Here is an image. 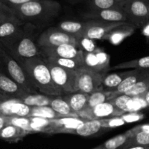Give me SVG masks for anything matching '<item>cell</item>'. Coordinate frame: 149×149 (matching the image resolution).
Here are the masks:
<instances>
[{
  "label": "cell",
  "instance_id": "6da1fadb",
  "mask_svg": "<svg viewBox=\"0 0 149 149\" xmlns=\"http://www.w3.org/2000/svg\"><path fill=\"white\" fill-rule=\"evenodd\" d=\"M10 10L23 23L37 26L56 18L61 11V5L55 0H36Z\"/></svg>",
  "mask_w": 149,
  "mask_h": 149
},
{
  "label": "cell",
  "instance_id": "7a4b0ae2",
  "mask_svg": "<svg viewBox=\"0 0 149 149\" xmlns=\"http://www.w3.org/2000/svg\"><path fill=\"white\" fill-rule=\"evenodd\" d=\"M35 88L42 94L50 96L63 95L54 84L46 59L42 55L29 58L20 63Z\"/></svg>",
  "mask_w": 149,
  "mask_h": 149
},
{
  "label": "cell",
  "instance_id": "3957f363",
  "mask_svg": "<svg viewBox=\"0 0 149 149\" xmlns=\"http://www.w3.org/2000/svg\"><path fill=\"white\" fill-rule=\"evenodd\" d=\"M36 26L26 23L25 29L17 34L0 41L4 49L19 63L41 55V51L33 38V31Z\"/></svg>",
  "mask_w": 149,
  "mask_h": 149
},
{
  "label": "cell",
  "instance_id": "277c9868",
  "mask_svg": "<svg viewBox=\"0 0 149 149\" xmlns=\"http://www.w3.org/2000/svg\"><path fill=\"white\" fill-rule=\"evenodd\" d=\"M0 68L29 93H37L22 65L0 44Z\"/></svg>",
  "mask_w": 149,
  "mask_h": 149
},
{
  "label": "cell",
  "instance_id": "5b68a950",
  "mask_svg": "<svg viewBox=\"0 0 149 149\" xmlns=\"http://www.w3.org/2000/svg\"><path fill=\"white\" fill-rule=\"evenodd\" d=\"M47 62L54 84L63 92V95L79 91L77 71L63 68L47 61Z\"/></svg>",
  "mask_w": 149,
  "mask_h": 149
},
{
  "label": "cell",
  "instance_id": "8992f818",
  "mask_svg": "<svg viewBox=\"0 0 149 149\" xmlns=\"http://www.w3.org/2000/svg\"><path fill=\"white\" fill-rule=\"evenodd\" d=\"M122 9L128 21L137 29H141L149 21L147 0H126Z\"/></svg>",
  "mask_w": 149,
  "mask_h": 149
},
{
  "label": "cell",
  "instance_id": "52a82bcc",
  "mask_svg": "<svg viewBox=\"0 0 149 149\" xmlns=\"http://www.w3.org/2000/svg\"><path fill=\"white\" fill-rule=\"evenodd\" d=\"M37 44L40 49L52 48L65 44L77 45V39L57 27H52L47 29L39 35Z\"/></svg>",
  "mask_w": 149,
  "mask_h": 149
},
{
  "label": "cell",
  "instance_id": "ba28073f",
  "mask_svg": "<svg viewBox=\"0 0 149 149\" xmlns=\"http://www.w3.org/2000/svg\"><path fill=\"white\" fill-rule=\"evenodd\" d=\"M125 113L111 101L101 103L93 108H86L78 113L80 118L85 120H99L103 119L122 116Z\"/></svg>",
  "mask_w": 149,
  "mask_h": 149
},
{
  "label": "cell",
  "instance_id": "9c48e42d",
  "mask_svg": "<svg viewBox=\"0 0 149 149\" xmlns=\"http://www.w3.org/2000/svg\"><path fill=\"white\" fill-rule=\"evenodd\" d=\"M79 91L90 95L103 88L102 82L106 74L95 72L86 68L77 70Z\"/></svg>",
  "mask_w": 149,
  "mask_h": 149
},
{
  "label": "cell",
  "instance_id": "30bf717a",
  "mask_svg": "<svg viewBox=\"0 0 149 149\" xmlns=\"http://www.w3.org/2000/svg\"><path fill=\"white\" fill-rule=\"evenodd\" d=\"M130 23V22H106L101 20H87V26L82 36L89 39L104 40L106 36L116 28L122 25ZM132 24V23H131Z\"/></svg>",
  "mask_w": 149,
  "mask_h": 149
},
{
  "label": "cell",
  "instance_id": "8fae6325",
  "mask_svg": "<svg viewBox=\"0 0 149 149\" xmlns=\"http://www.w3.org/2000/svg\"><path fill=\"white\" fill-rule=\"evenodd\" d=\"M84 68L106 74L110 70V56L103 49L97 48L93 52H84Z\"/></svg>",
  "mask_w": 149,
  "mask_h": 149
},
{
  "label": "cell",
  "instance_id": "7c38bea8",
  "mask_svg": "<svg viewBox=\"0 0 149 149\" xmlns=\"http://www.w3.org/2000/svg\"><path fill=\"white\" fill-rule=\"evenodd\" d=\"M41 55L44 58H68V59H80L84 58V52L77 45L65 44L52 48L40 49Z\"/></svg>",
  "mask_w": 149,
  "mask_h": 149
},
{
  "label": "cell",
  "instance_id": "4fadbf2b",
  "mask_svg": "<svg viewBox=\"0 0 149 149\" xmlns=\"http://www.w3.org/2000/svg\"><path fill=\"white\" fill-rule=\"evenodd\" d=\"M87 20H101L106 22H129L123 9L89 10L81 14Z\"/></svg>",
  "mask_w": 149,
  "mask_h": 149
},
{
  "label": "cell",
  "instance_id": "5bb4252c",
  "mask_svg": "<svg viewBox=\"0 0 149 149\" xmlns=\"http://www.w3.org/2000/svg\"><path fill=\"white\" fill-rule=\"evenodd\" d=\"M31 109L19 99L11 97L0 104V114L7 117H30Z\"/></svg>",
  "mask_w": 149,
  "mask_h": 149
},
{
  "label": "cell",
  "instance_id": "9a60e30c",
  "mask_svg": "<svg viewBox=\"0 0 149 149\" xmlns=\"http://www.w3.org/2000/svg\"><path fill=\"white\" fill-rule=\"evenodd\" d=\"M0 90L13 98L20 99L29 94L20 84L12 79L0 68Z\"/></svg>",
  "mask_w": 149,
  "mask_h": 149
},
{
  "label": "cell",
  "instance_id": "2e32d148",
  "mask_svg": "<svg viewBox=\"0 0 149 149\" xmlns=\"http://www.w3.org/2000/svg\"><path fill=\"white\" fill-rule=\"evenodd\" d=\"M109 130L102 126L100 120H85L77 129L74 130L71 134L82 137H94Z\"/></svg>",
  "mask_w": 149,
  "mask_h": 149
},
{
  "label": "cell",
  "instance_id": "e0dca14e",
  "mask_svg": "<svg viewBox=\"0 0 149 149\" xmlns=\"http://www.w3.org/2000/svg\"><path fill=\"white\" fill-rule=\"evenodd\" d=\"M148 75L149 69H132L131 74L112 92L117 95L125 94L132 86Z\"/></svg>",
  "mask_w": 149,
  "mask_h": 149
},
{
  "label": "cell",
  "instance_id": "ac0fdd59",
  "mask_svg": "<svg viewBox=\"0 0 149 149\" xmlns=\"http://www.w3.org/2000/svg\"><path fill=\"white\" fill-rule=\"evenodd\" d=\"M26 23L20 21L17 17L0 23V41L8 39L17 34L25 29Z\"/></svg>",
  "mask_w": 149,
  "mask_h": 149
},
{
  "label": "cell",
  "instance_id": "d6986e66",
  "mask_svg": "<svg viewBox=\"0 0 149 149\" xmlns=\"http://www.w3.org/2000/svg\"><path fill=\"white\" fill-rule=\"evenodd\" d=\"M30 119L31 121V129L33 134L45 133L48 135L56 134L58 127L54 119L39 117H30Z\"/></svg>",
  "mask_w": 149,
  "mask_h": 149
},
{
  "label": "cell",
  "instance_id": "ffe728a7",
  "mask_svg": "<svg viewBox=\"0 0 149 149\" xmlns=\"http://www.w3.org/2000/svg\"><path fill=\"white\" fill-rule=\"evenodd\" d=\"M30 135L29 132L12 125H7L0 130V140L10 143H16L23 141V138Z\"/></svg>",
  "mask_w": 149,
  "mask_h": 149
},
{
  "label": "cell",
  "instance_id": "44dd1931",
  "mask_svg": "<svg viewBox=\"0 0 149 149\" xmlns=\"http://www.w3.org/2000/svg\"><path fill=\"white\" fill-rule=\"evenodd\" d=\"M135 29H137V28L131 23L122 25L112 30L106 36L104 40L109 41L112 45H117L120 44L125 38L131 36L135 32Z\"/></svg>",
  "mask_w": 149,
  "mask_h": 149
},
{
  "label": "cell",
  "instance_id": "7402d4cb",
  "mask_svg": "<svg viewBox=\"0 0 149 149\" xmlns=\"http://www.w3.org/2000/svg\"><path fill=\"white\" fill-rule=\"evenodd\" d=\"M87 26V20L86 21H77V20H63L58 23L56 26L58 29L74 36L75 38L83 36Z\"/></svg>",
  "mask_w": 149,
  "mask_h": 149
},
{
  "label": "cell",
  "instance_id": "603a6c76",
  "mask_svg": "<svg viewBox=\"0 0 149 149\" xmlns=\"http://www.w3.org/2000/svg\"><path fill=\"white\" fill-rule=\"evenodd\" d=\"M89 96L90 95L78 91L63 95V97L68 102L73 111H74L77 113H79L87 108Z\"/></svg>",
  "mask_w": 149,
  "mask_h": 149
},
{
  "label": "cell",
  "instance_id": "cb8c5ba5",
  "mask_svg": "<svg viewBox=\"0 0 149 149\" xmlns=\"http://www.w3.org/2000/svg\"><path fill=\"white\" fill-rule=\"evenodd\" d=\"M49 106L62 117H79L78 113L73 111L63 95L52 96Z\"/></svg>",
  "mask_w": 149,
  "mask_h": 149
},
{
  "label": "cell",
  "instance_id": "d4e9b609",
  "mask_svg": "<svg viewBox=\"0 0 149 149\" xmlns=\"http://www.w3.org/2000/svg\"><path fill=\"white\" fill-rule=\"evenodd\" d=\"M54 120L58 127L56 134H71V132L80 126L85 119L80 117H63Z\"/></svg>",
  "mask_w": 149,
  "mask_h": 149
},
{
  "label": "cell",
  "instance_id": "484cf974",
  "mask_svg": "<svg viewBox=\"0 0 149 149\" xmlns=\"http://www.w3.org/2000/svg\"><path fill=\"white\" fill-rule=\"evenodd\" d=\"M131 72L132 70L120 73L106 74L103 77L102 87L104 90H109V91L115 90L122 82V81L131 74Z\"/></svg>",
  "mask_w": 149,
  "mask_h": 149
},
{
  "label": "cell",
  "instance_id": "4316f807",
  "mask_svg": "<svg viewBox=\"0 0 149 149\" xmlns=\"http://www.w3.org/2000/svg\"><path fill=\"white\" fill-rule=\"evenodd\" d=\"M116 96H118L117 95L112 91L101 88L90 95L87 108H93L101 103L111 101Z\"/></svg>",
  "mask_w": 149,
  "mask_h": 149
},
{
  "label": "cell",
  "instance_id": "83f0119b",
  "mask_svg": "<svg viewBox=\"0 0 149 149\" xmlns=\"http://www.w3.org/2000/svg\"><path fill=\"white\" fill-rule=\"evenodd\" d=\"M126 0H88L87 6L90 10L122 9Z\"/></svg>",
  "mask_w": 149,
  "mask_h": 149
},
{
  "label": "cell",
  "instance_id": "f1b7e54d",
  "mask_svg": "<svg viewBox=\"0 0 149 149\" xmlns=\"http://www.w3.org/2000/svg\"><path fill=\"white\" fill-rule=\"evenodd\" d=\"M52 96L38 93H29L20 99L22 102L31 107L48 106L50 104Z\"/></svg>",
  "mask_w": 149,
  "mask_h": 149
},
{
  "label": "cell",
  "instance_id": "f546056e",
  "mask_svg": "<svg viewBox=\"0 0 149 149\" xmlns=\"http://www.w3.org/2000/svg\"><path fill=\"white\" fill-rule=\"evenodd\" d=\"M130 136L131 132L130 130H128L125 133L111 138L93 149H119L127 142Z\"/></svg>",
  "mask_w": 149,
  "mask_h": 149
},
{
  "label": "cell",
  "instance_id": "4dcf8cb0",
  "mask_svg": "<svg viewBox=\"0 0 149 149\" xmlns=\"http://www.w3.org/2000/svg\"><path fill=\"white\" fill-rule=\"evenodd\" d=\"M49 62L52 63L57 65L63 67V68H68L71 70H77L84 68V58L80 59H68V58H55V57H48L45 58Z\"/></svg>",
  "mask_w": 149,
  "mask_h": 149
},
{
  "label": "cell",
  "instance_id": "1f68e13d",
  "mask_svg": "<svg viewBox=\"0 0 149 149\" xmlns=\"http://www.w3.org/2000/svg\"><path fill=\"white\" fill-rule=\"evenodd\" d=\"M110 69H149V55L120 63Z\"/></svg>",
  "mask_w": 149,
  "mask_h": 149
},
{
  "label": "cell",
  "instance_id": "d6a6232c",
  "mask_svg": "<svg viewBox=\"0 0 149 149\" xmlns=\"http://www.w3.org/2000/svg\"><path fill=\"white\" fill-rule=\"evenodd\" d=\"M30 117H39L48 119H56L63 118L49 106L32 107Z\"/></svg>",
  "mask_w": 149,
  "mask_h": 149
},
{
  "label": "cell",
  "instance_id": "836d02e7",
  "mask_svg": "<svg viewBox=\"0 0 149 149\" xmlns=\"http://www.w3.org/2000/svg\"><path fill=\"white\" fill-rule=\"evenodd\" d=\"M149 90V75L146 77L141 81L132 86L130 89L125 93L127 95L132 97H141L143 94Z\"/></svg>",
  "mask_w": 149,
  "mask_h": 149
},
{
  "label": "cell",
  "instance_id": "e575fe53",
  "mask_svg": "<svg viewBox=\"0 0 149 149\" xmlns=\"http://www.w3.org/2000/svg\"><path fill=\"white\" fill-rule=\"evenodd\" d=\"M124 146H141L149 147V132H131L130 138Z\"/></svg>",
  "mask_w": 149,
  "mask_h": 149
},
{
  "label": "cell",
  "instance_id": "d590c367",
  "mask_svg": "<svg viewBox=\"0 0 149 149\" xmlns=\"http://www.w3.org/2000/svg\"><path fill=\"white\" fill-rule=\"evenodd\" d=\"M7 125H12L18 127L21 129L33 134L31 129V121L30 117H7Z\"/></svg>",
  "mask_w": 149,
  "mask_h": 149
},
{
  "label": "cell",
  "instance_id": "8d00e7d4",
  "mask_svg": "<svg viewBox=\"0 0 149 149\" xmlns=\"http://www.w3.org/2000/svg\"><path fill=\"white\" fill-rule=\"evenodd\" d=\"M77 39V46L84 52H93L97 49V47L93 39L85 36H81Z\"/></svg>",
  "mask_w": 149,
  "mask_h": 149
},
{
  "label": "cell",
  "instance_id": "74e56055",
  "mask_svg": "<svg viewBox=\"0 0 149 149\" xmlns=\"http://www.w3.org/2000/svg\"><path fill=\"white\" fill-rule=\"evenodd\" d=\"M132 97H130V96L123 94L116 96L115 98L112 99V100H111V102L116 107H117L118 109L123 111L125 113H127V112H129L128 104H129V103L130 102V100H132Z\"/></svg>",
  "mask_w": 149,
  "mask_h": 149
},
{
  "label": "cell",
  "instance_id": "f35d334b",
  "mask_svg": "<svg viewBox=\"0 0 149 149\" xmlns=\"http://www.w3.org/2000/svg\"><path fill=\"white\" fill-rule=\"evenodd\" d=\"M102 126L106 129H111V128L118 127L119 126L124 125L127 123L125 119H124L123 115L122 116H118V117L109 118V119H99Z\"/></svg>",
  "mask_w": 149,
  "mask_h": 149
},
{
  "label": "cell",
  "instance_id": "ab89813d",
  "mask_svg": "<svg viewBox=\"0 0 149 149\" xmlns=\"http://www.w3.org/2000/svg\"><path fill=\"white\" fill-rule=\"evenodd\" d=\"M16 17L11 10L0 3V23Z\"/></svg>",
  "mask_w": 149,
  "mask_h": 149
},
{
  "label": "cell",
  "instance_id": "60d3db41",
  "mask_svg": "<svg viewBox=\"0 0 149 149\" xmlns=\"http://www.w3.org/2000/svg\"><path fill=\"white\" fill-rule=\"evenodd\" d=\"M32 1H36V0H0V3L8 8L13 9Z\"/></svg>",
  "mask_w": 149,
  "mask_h": 149
},
{
  "label": "cell",
  "instance_id": "b9f144b4",
  "mask_svg": "<svg viewBox=\"0 0 149 149\" xmlns=\"http://www.w3.org/2000/svg\"><path fill=\"white\" fill-rule=\"evenodd\" d=\"M131 132H149V124L146 125H141L135 127L132 129L130 130Z\"/></svg>",
  "mask_w": 149,
  "mask_h": 149
},
{
  "label": "cell",
  "instance_id": "7bdbcfd3",
  "mask_svg": "<svg viewBox=\"0 0 149 149\" xmlns=\"http://www.w3.org/2000/svg\"><path fill=\"white\" fill-rule=\"evenodd\" d=\"M141 32L142 34L149 41V21L141 28Z\"/></svg>",
  "mask_w": 149,
  "mask_h": 149
},
{
  "label": "cell",
  "instance_id": "ee69618b",
  "mask_svg": "<svg viewBox=\"0 0 149 149\" xmlns=\"http://www.w3.org/2000/svg\"><path fill=\"white\" fill-rule=\"evenodd\" d=\"M7 125V116L0 114V130H2Z\"/></svg>",
  "mask_w": 149,
  "mask_h": 149
},
{
  "label": "cell",
  "instance_id": "f6af8a7d",
  "mask_svg": "<svg viewBox=\"0 0 149 149\" xmlns=\"http://www.w3.org/2000/svg\"><path fill=\"white\" fill-rule=\"evenodd\" d=\"M119 149H149V147L141 146H123Z\"/></svg>",
  "mask_w": 149,
  "mask_h": 149
},
{
  "label": "cell",
  "instance_id": "bcb514c9",
  "mask_svg": "<svg viewBox=\"0 0 149 149\" xmlns=\"http://www.w3.org/2000/svg\"><path fill=\"white\" fill-rule=\"evenodd\" d=\"M10 98H11V97H9V96L7 95L6 94H4V93H3L1 90H0V104H1V103H3L4 101H5V100H8V99H10Z\"/></svg>",
  "mask_w": 149,
  "mask_h": 149
},
{
  "label": "cell",
  "instance_id": "7dc6e473",
  "mask_svg": "<svg viewBox=\"0 0 149 149\" xmlns=\"http://www.w3.org/2000/svg\"><path fill=\"white\" fill-rule=\"evenodd\" d=\"M141 97L144 100V101H145V103H146L147 105H148L149 106V90L148 92H146L145 94L143 95Z\"/></svg>",
  "mask_w": 149,
  "mask_h": 149
},
{
  "label": "cell",
  "instance_id": "c3c4849f",
  "mask_svg": "<svg viewBox=\"0 0 149 149\" xmlns=\"http://www.w3.org/2000/svg\"><path fill=\"white\" fill-rule=\"evenodd\" d=\"M68 1L71 3H77L79 2V1H88V0H67Z\"/></svg>",
  "mask_w": 149,
  "mask_h": 149
},
{
  "label": "cell",
  "instance_id": "681fc988",
  "mask_svg": "<svg viewBox=\"0 0 149 149\" xmlns=\"http://www.w3.org/2000/svg\"><path fill=\"white\" fill-rule=\"evenodd\" d=\"M147 4H148V12H149V0H147Z\"/></svg>",
  "mask_w": 149,
  "mask_h": 149
}]
</instances>
